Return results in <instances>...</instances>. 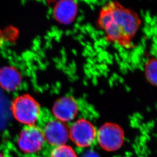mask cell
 <instances>
[{
    "label": "cell",
    "instance_id": "obj_2",
    "mask_svg": "<svg viewBox=\"0 0 157 157\" xmlns=\"http://www.w3.org/2000/svg\"><path fill=\"white\" fill-rule=\"evenodd\" d=\"M11 110L18 122L25 126L36 125L42 113L38 102L28 94L15 98L12 101Z\"/></svg>",
    "mask_w": 157,
    "mask_h": 157
},
{
    "label": "cell",
    "instance_id": "obj_1",
    "mask_svg": "<svg viewBox=\"0 0 157 157\" xmlns=\"http://www.w3.org/2000/svg\"><path fill=\"white\" fill-rule=\"evenodd\" d=\"M98 24L108 42L130 48L140 27L141 21L135 11L112 1L101 8Z\"/></svg>",
    "mask_w": 157,
    "mask_h": 157
},
{
    "label": "cell",
    "instance_id": "obj_6",
    "mask_svg": "<svg viewBox=\"0 0 157 157\" xmlns=\"http://www.w3.org/2000/svg\"><path fill=\"white\" fill-rule=\"evenodd\" d=\"M124 141V132L117 124L107 123L97 130L96 141L101 148L107 151L119 150L123 145Z\"/></svg>",
    "mask_w": 157,
    "mask_h": 157
},
{
    "label": "cell",
    "instance_id": "obj_12",
    "mask_svg": "<svg viewBox=\"0 0 157 157\" xmlns=\"http://www.w3.org/2000/svg\"><path fill=\"white\" fill-rule=\"evenodd\" d=\"M83 157H98V155L96 154V153H94V152H92V151H90V152H88V153H86V154L83 156Z\"/></svg>",
    "mask_w": 157,
    "mask_h": 157
},
{
    "label": "cell",
    "instance_id": "obj_13",
    "mask_svg": "<svg viewBox=\"0 0 157 157\" xmlns=\"http://www.w3.org/2000/svg\"><path fill=\"white\" fill-rule=\"evenodd\" d=\"M0 157H5L2 154L0 153Z\"/></svg>",
    "mask_w": 157,
    "mask_h": 157
},
{
    "label": "cell",
    "instance_id": "obj_3",
    "mask_svg": "<svg viewBox=\"0 0 157 157\" xmlns=\"http://www.w3.org/2000/svg\"><path fill=\"white\" fill-rule=\"evenodd\" d=\"M38 123L46 144L52 147L67 144L69 140V127L66 123L53 116L44 114L43 111Z\"/></svg>",
    "mask_w": 157,
    "mask_h": 157
},
{
    "label": "cell",
    "instance_id": "obj_8",
    "mask_svg": "<svg viewBox=\"0 0 157 157\" xmlns=\"http://www.w3.org/2000/svg\"><path fill=\"white\" fill-rule=\"evenodd\" d=\"M78 7L74 0H59L53 9L55 19L61 24L68 25L75 18Z\"/></svg>",
    "mask_w": 157,
    "mask_h": 157
},
{
    "label": "cell",
    "instance_id": "obj_5",
    "mask_svg": "<svg viewBox=\"0 0 157 157\" xmlns=\"http://www.w3.org/2000/svg\"><path fill=\"white\" fill-rule=\"evenodd\" d=\"M18 146L27 154H34L43 149L46 141L41 129L37 125L25 126L17 139Z\"/></svg>",
    "mask_w": 157,
    "mask_h": 157
},
{
    "label": "cell",
    "instance_id": "obj_7",
    "mask_svg": "<svg viewBox=\"0 0 157 157\" xmlns=\"http://www.w3.org/2000/svg\"><path fill=\"white\" fill-rule=\"evenodd\" d=\"M79 105L73 97L64 96L57 100L52 107L53 117L67 124L75 120L79 113Z\"/></svg>",
    "mask_w": 157,
    "mask_h": 157
},
{
    "label": "cell",
    "instance_id": "obj_9",
    "mask_svg": "<svg viewBox=\"0 0 157 157\" xmlns=\"http://www.w3.org/2000/svg\"><path fill=\"white\" fill-rule=\"evenodd\" d=\"M22 77L14 67L7 66L0 69V86L8 92H13L19 88Z\"/></svg>",
    "mask_w": 157,
    "mask_h": 157
},
{
    "label": "cell",
    "instance_id": "obj_4",
    "mask_svg": "<svg viewBox=\"0 0 157 157\" xmlns=\"http://www.w3.org/2000/svg\"><path fill=\"white\" fill-rule=\"evenodd\" d=\"M97 130L91 122L80 119L71 123L69 127V140L80 148H87L96 141Z\"/></svg>",
    "mask_w": 157,
    "mask_h": 157
},
{
    "label": "cell",
    "instance_id": "obj_11",
    "mask_svg": "<svg viewBox=\"0 0 157 157\" xmlns=\"http://www.w3.org/2000/svg\"><path fill=\"white\" fill-rule=\"evenodd\" d=\"M49 157H78L74 148L67 144L53 147Z\"/></svg>",
    "mask_w": 157,
    "mask_h": 157
},
{
    "label": "cell",
    "instance_id": "obj_10",
    "mask_svg": "<svg viewBox=\"0 0 157 157\" xmlns=\"http://www.w3.org/2000/svg\"><path fill=\"white\" fill-rule=\"evenodd\" d=\"M144 74L147 80L153 86L157 85V61L156 58H150L144 65Z\"/></svg>",
    "mask_w": 157,
    "mask_h": 157
}]
</instances>
